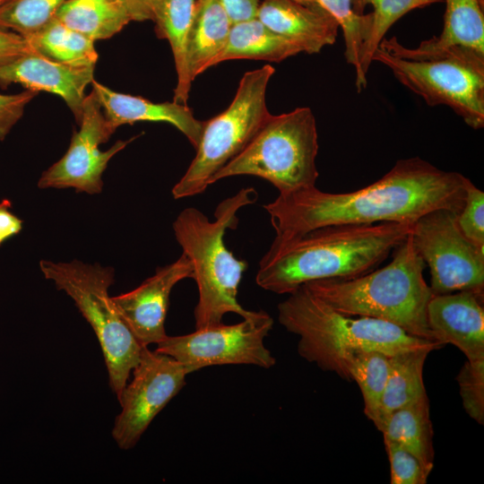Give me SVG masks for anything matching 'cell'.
Instances as JSON below:
<instances>
[{
    "instance_id": "cell-11",
    "label": "cell",
    "mask_w": 484,
    "mask_h": 484,
    "mask_svg": "<svg viewBox=\"0 0 484 484\" xmlns=\"http://www.w3.org/2000/svg\"><path fill=\"white\" fill-rule=\"evenodd\" d=\"M457 213L441 208L421 216L413 225V246L429 268L434 295L461 290L484 295V248L463 235Z\"/></svg>"
},
{
    "instance_id": "cell-23",
    "label": "cell",
    "mask_w": 484,
    "mask_h": 484,
    "mask_svg": "<svg viewBox=\"0 0 484 484\" xmlns=\"http://www.w3.org/2000/svg\"><path fill=\"white\" fill-rule=\"evenodd\" d=\"M379 431L383 433L384 440L402 446L432 471L433 430L427 395L390 414Z\"/></svg>"
},
{
    "instance_id": "cell-31",
    "label": "cell",
    "mask_w": 484,
    "mask_h": 484,
    "mask_svg": "<svg viewBox=\"0 0 484 484\" xmlns=\"http://www.w3.org/2000/svg\"><path fill=\"white\" fill-rule=\"evenodd\" d=\"M462 405L479 424L484 423V361H465L457 376Z\"/></svg>"
},
{
    "instance_id": "cell-34",
    "label": "cell",
    "mask_w": 484,
    "mask_h": 484,
    "mask_svg": "<svg viewBox=\"0 0 484 484\" xmlns=\"http://www.w3.org/2000/svg\"><path fill=\"white\" fill-rule=\"evenodd\" d=\"M38 93L39 91L30 89L15 94L0 93V142L5 139L23 116L26 106Z\"/></svg>"
},
{
    "instance_id": "cell-26",
    "label": "cell",
    "mask_w": 484,
    "mask_h": 484,
    "mask_svg": "<svg viewBox=\"0 0 484 484\" xmlns=\"http://www.w3.org/2000/svg\"><path fill=\"white\" fill-rule=\"evenodd\" d=\"M24 38L33 51L58 63L95 66L98 61L95 41L68 28L55 17Z\"/></svg>"
},
{
    "instance_id": "cell-24",
    "label": "cell",
    "mask_w": 484,
    "mask_h": 484,
    "mask_svg": "<svg viewBox=\"0 0 484 484\" xmlns=\"http://www.w3.org/2000/svg\"><path fill=\"white\" fill-rule=\"evenodd\" d=\"M431 351L419 349L389 356V373L381 400L378 430L393 411L427 395L423 368Z\"/></svg>"
},
{
    "instance_id": "cell-2",
    "label": "cell",
    "mask_w": 484,
    "mask_h": 484,
    "mask_svg": "<svg viewBox=\"0 0 484 484\" xmlns=\"http://www.w3.org/2000/svg\"><path fill=\"white\" fill-rule=\"evenodd\" d=\"M412 223L330 225L274 238L260 261L262 289L290 294L315 281L349 279L374 270L412 232Z\"/></svg>"
},
{
    "instance_id": "cell-1",
    "label": "cell",
    "mask_w": 484,
    "mask_h": 484,
    "mask_svg": "<svg viewBox=\"0 0 484 484\" xmlns=\"http://www.w3.org/2000/svg\"><path fill=\"white\" fill-rule=\"evenodd\" d=\"M469 180L459 172L411 157L399 160L381 178L359 190L333 194L313 186L279 194L264 208L276 239L330 225L414 224L436 209L459 212Z\"/></svg>"
},
{
    "instance_id": "cell-37",
    "label": "cell",
    "mask_w": 484,
    "mask_h": 484,
    "mask_svg": "<svg viewBox=\"0 0 484 484\" xmlns=\"http://www.w3.org/2000/svg\"><path fill=\"white\" fill-rule=\"evenodd\" d=\"M26 39L14 32L0 28V59L31 51Z\"/></svg>"
},
{
    "instance_id": "cell-12",
    "label": "cell",
    "mask_w": 484,
    "mask_h": 484,
    "mask_svg": "<svg viewBox=\"0 0 484 484\" xmlns=\"http://www.w3.org/2000/svg\"><path fill=\"white\" fill-rule=\"evenodd\" d=\"M132 373L133 379L118 399L121 411L112 428L114 440L124 450L135 446L153 419L184 387L189 374L175 359L148 347L143 348Z\"/></svg>"
},
{
    "instance_id": "cell-3",
    "label": "cell",
    "mask_w": 484,
    "mask_h": 484,
    "mask_svg": "<svg viewBox=\"0 0 484 484\" xmlns=\"http://www.w3.org/2000/svg\"><path fill=\"white\" fill-rule=\"evenodd\" d=\"M277 310L279 323L298 336L299 356L341 378L344 360L354 351L371 350L393 356L442 346L436 341L413 336L389 322L342 314L304 285L290 293Z\"/></svg>"
},
{
    "instance_id": "cell-18",
    "label": "cell",
    "mask_w": 484,
    "mask_h": 484,
    "mask_svg": "<svg viewBox=\"0 0 484 484\" xmlns=\"http://www.w3.org/2000/svg\"><path fill=\"white\" fill-rule=\"evenodd\" d=\"M92 91L99 102L110 130L136 122H165L180 131L196 149L201 139L203 121L197 119L193 110L175 101L152 102L141 96L117 92L93 81Z\"/></svg>"
},
{
    "instance_id": "cell-29",
    "label": "cell",
    "mask_w": 484,
    "mask_h": 484,
    "mask_svg": "<svg viewBox=\"0 0 484 484\" xmlns=\"http://www.w3.org/2000/svg\"><path fill=\"white\" fill-rule=\"evenodd\" d=\"M327 11L339 23L344 39L346 62L359 73V58L362 47L370 28V16L358 14L352 7V0H309Z\"/></svg>"
},
{
    "instance_id": "cell-5",
    "label": "cell",
    "mask_w": 484,
    "mask_h": 484,
    "mask_svg": "<svg viewBox=\"0 0 484 484\" xmlns=\"http://www.w3.org/2000/svg\"><path fill=\"white\" fill-rule=\"evenodd\" d=\"M256 200L254 188H243L219 203L212 221L198 209L188 207L173 222L175 238L192 264L197 286L195 329L221 324L228 313L244 318L255 312L245 309L238 301L247 263L236 258L226 247L224 235L229 229L237 228L238 210Z\"/></svg>"
},
{
    "instance_id": "cell-32",
    "label": "cell",
    "mask_w": 484,
    "mask_h": 484,
    "mask_svg": "<svg viewBox=\"0 0 484 484\" xmlns=\"http://www.w3.org/2000/svg\"><path fill=\"white\" fill-rule=\"evenodd\" d=\"M456 220L463 235L484 248V192L471 180L467 183L464 203Z\"/></svg>"
},
{
    "instance_id": "cell-36",
    "label": "cell",
    "mask_w": 484,
    "mask_h": 484,
    "mask_svg": "<svg viewBox=\"0 0 484 484\" xmlns=\"http://www.w3.org/2000/svg\"><path fill=\"white\" fill-rule=\"evenodd\" d=\"M11 208L12 202L9 199L0 201V246L22 229V220L13 214Z\"/></svg>"
},
{
    "instance_id": "cell-13",
    "label": "cell",
    "mask_w": 484,
    "mask_h": 484,
    "mask_svg": "<svg viewBox=\"0 0 484 484\" xmlns=\"http://www.w3.org/2000/svg\"><path fill=\"white\" fill-rule=\"evenodd\" d=\"M79 125L64 156L41 174L39 188H73L77 193L99 194L104 186L102 175L109 160L141 135L118 140L107 151H100L99 145L114 133L93 91L84 99Z\"/></svg>"
},
{
    "instance_id": "cell-10",
    "label": "cell",
    "mask_w": 484,
    "mask_h": 484,
    "mask_svg": "<svg viewBox=\"0 0 484 484\" xmlns=\"http://www.w3.org/2000/svg\"><path fill=\"white\" fill-rule=\"evenodd\" d=\"M265 311H255L234 324L223 323L177 336H167L156 351L182 364L189 374L203 367L223 365H253L271 368L276 359L264 340L273 326Z\"/></svg>"
},
{
    "instance_id": "cell-27",
    "label": "cell",
    "mask_w": 484,
    "mask_h": 484,
    "mask_svg": "<svg viewBox=\"0 0 484 484\" xmlns=\"http://www.w3.org/2000/svg\"><path fill=\"white\" fill-rule=\"evenodd\" d=\"M442 2L443 0H352L353 10L358 14H364L367 5L373 7V11L369 13V32L360 53L359 73L355 79L358 91H361L367 86V74L372 64L373 55L392 25L415 9Z\"/></svg>"
},
{
    "instance_id": "cell-39",
    "label": "cell",
    "mask_w": 484,
    "mask_h": 484,
    "mask_svg": "<svg viewBox=\"0 0 484 484\" xmlns=\"http://www.w3.org/2000/svg\"><path fill=\"white\" fill-rule=\"evenodd\" d=\"M11 0H0V8L4 6L5 4H7Z\"/></svg>"
},
{
    "instance_id": "cell-15",
    "label": "cell",
    "mask_w": 484,
    "mask_h": 484,
    "mask_svg": "<svg viewBox=\"0 0 484 484\" xmlns=\"http://www.w3.org/2000/svg\"><path fill=\"white\" fill-rule=\"evenodd\" d=\"M95 66L56 62L33 50L0 59V87L19 83L26 89L61 97L79 125L85 89L94 81Z\"/></svg>"
},
{
    "instance_id": "cell-8",
    "label": "cell",
    "mask_w": 484,
    "mask_h": 484,
    "mask_svg": "<svg viewBox=\"0 0 484 484\" xmlns=\"http://www.w3.org/2000/svg\"><path fill=\"white\" fill-rule=\"evenodd\" d=\"M271 65L248 71L241 77L229 107L203 121L195 156L172 188L175 199L202 194L216 173L238 155L271 116L266 105Z\"/></svg>"
},
{
    "instance_id": "cell-17",
    "label": "cell",
    "mask_w": 484,
    "mask_h": 484,
    "mask_svg": "<svg viewBox=\"0 0 484 484\" xmlns=\"http://www.w3.org/2000/svg\"><path fill=\"white\" fill-rule=\"evenodd\" d=\"M256 18L295 44L301 53L310 55L333 45L340 29L338 22L320 5L295 0H263Z\"/></svg>"
},
{
    "instance_id": "cell-14",
    "label": "cell",
    "mask_w": 484,
    "mask_h": 484,
    "mask_svg": "<svg viewBox=\"0 0 484 484\" xmlns=\"http://www.w3.org/2000/svg\"><path fill=\"white\" fill-rule=\"evenodd\" d=\"M193 267L182 253L175 262L158 268L134 290L111 297L112 300L142 346L158 344L168 335L165 319L172 289L185 279H193Z\"/></svg>"
},
{
    "instance_id": "cell-7",
    "label": "cell",
    "mask_w": 484,
    "mask_h": 484,
    "mask_svg": "<svg viewBox=\"0 0 484 484\" xmlns=\"http://www.w3.org/2000/svg\"><path fill=\"white\" fill-rule=\"evenodd\" d=\"M39 268L47 280L73 300L92 327L103 353L109 385L118 400L144 346L126 325L108 294L114 270L78 260H41Z\"/></svg>"
},
{
    "instance_id": "cell-40",
    "label": "cell",
    "mask_w": 484,
    "mask_h": 484,
    "mask_svg": "<svg viewBox=\"0 0 484 484\" xmlns=\"http://www.w3.org/2000/svg\"><path fill=\"white\" fill-rule=\"evenodd\" d=\"M295 1H298V2H300V3H303V4H309V3H313L309 0H295Z\"/></svg>"
},
{
    "instance_id": "cell-4",
    "label": "cell",
    "mask_w": 484,
    "mask_h": 484,
    "mask_svg": "<svg viewBox=\"0 0 484 484\" xmlns=\"http://www.w3.org/2000/svg\"><path fill=\"white\" fill-rule=\"evenodd\" d=\"M392 254L391 262L378 270L304 286L342 314L389 322L413 336L435 341L427 320L434 294L424 279L427 266L414 248L411 233Z\"/></svg>"
},
{
    "instance_id": "cell-21",
    "label": "cell",
    "mask_w": 484,
    "mask_h": 484,
    "mask_svg": "<svg viewBox=\"0 0 484 484\" xmlns=\"http://www.w3.org/2000/svg\"><path fill=\"white\" fill-rule=\"evenodd\" d=\"M232 22L216 0H196L186 44V68L192 82L209 69L224 48Z\"/></svg>"
},
{
    "instance_id": "cell-6",
    "label": "cell",
    "mask_w": 484,
    "mask_h": 484,
    "mask_svg": "<svg viewBox=\"0 0 484 484\" xmlns=\"http://www.w3.org/2000/svg\"><path fill=\"white\" fill-rule=\"evenodd\" d=\"M316 121L308 107L269 117L245 149L212 179L254 176L267 180L280 194L315 186L318 178Z\"/></svg>"
},
{
    "instance_id": "cell-16",
    "label": "cell",
    "mask_w": 484,
    "mask_h": 484,
    "mask_svg": "<svg viewBox=\"0 0 484 484\" xmlns=\"http://www.w3.org/2000/svg\"><path fill=\"white\" fill-rule=\"evenodd\" d=\"M483 298L468 290L436 294L427 307L434 340L455 346L470 362L484 361Z\"/></svg>"
},
{
    "instance_id": "cell-33",
    "label": "cell",
    "mask_w": 484,
    "mask_h": 484,
    "mask_svg": "<svg viewBox=\"0 0 484 484\" xmlns=\"http://www.w3.org/2000/svg\"><path fill=\"white\" fill-rule=\"evenodd\" d=\"M390 462L392 484H425L432 471L402 446L384 440Z\"/></svg>"
},
{
    "instance_id": "cell-28",
    "label": "cell",
    "mask_w": 484,
    "mask_h": 484,
    "mask_svg": "<svg viewBox=\"0 0 484 484\" xmlns=\"http://www.w3.org/2000/svg\"><path fill=\"white\" fill-rule=\"evenodd\" d=\"M388 373L389 356L378 350L354 351L343 363L342 378L357 383L364 401V413L376 428Z\"/></svg>"
},
{
    "instance_id": "cell-19",
    "label": "cell",
    "mask_w": 484,
    "mask_h": 484,
    "mask_svg": "<svg viewBox=\"0 0 484 484\" xmlns=\"http://www.w3.org/2000/svg\"><path fill=\"white\" fill-rule=\"evenodd\" d=\"M445 4L441 33L406 48L396 37L384 39L385 51L406 59L419 60L451 47H462L484 55V0H443Z\"/></svg>"
},
{
    "instance_id": "cell-22",
    "label": "cell",
    "mask_w": 484,
    "mask_h": 484,
    "mask_svg": "<svg viewBox=\"0 0 484 484\" xmlns=\"http://www.w3.org/2000/svg\"><path fill=\"white\" fill-rule=\"evenodd\" d=\"M301 53L292 42L266 27L256 17L232 23L222 50L212 60L209 68L236 59L281 62Z\"/></svg>"
},
{
    "instance_id": "cell-38",
    "label": "cell",
    "mask_w": 484,
    "mask_h": 484,
    "mask_svg": "<svg viewBox=\"0 0 484 484\" xmlns=\"http://www.w3.org/2000/svg\"><path fill=\"white\" fill-rule=\"evenodd\" d=\"M125 10L132 21L151 20L149 0H110Z\"/></svg>"
},
{
    "instance_id": "cell-35",
    "label": "cell",
    "mask_w": 484,
    "mask_h": 484,
    "mask_svg": "<svg viewBox=\"0 0 484 484\" xmlns=\"http://www.w3.org/2000/svg\"><path fill=\"white\" fill-rule=\"evenodd\" d=\"M225 10L232 23L256 17L260 0H216Z\"/></svg>"
},
{
    "instance_id": "cell-30",
    "label": "cell",
    "mask_w": 484,
    "mask_h": 484,
    "mask_svg": "<svg viewBox=\"0 0 484 484\" xmlns=\"http://www.w3.org/2000/svg\"><path fill=\"white\" fill-rule=\"evenodd\" d=\"M66 0H11L0 8V28L23 37L52 20Z\"/></svg>"
},
{
    "instance_id": "cell-25",
    "label": "cell",
    "mask_w": 484,
    "mask_h": 484,
    "mask_svg": "<svg viewBox=\"0 0 484 484\" xmlns=\"http://www.w3.org/2000/svg\"><path fill=\"white\" fill-rule=\"evenodd\" d=\"M54 17L93 41L111 38L132 22L125 10L110 0H66Z\"/></svg>"
},
{
    "instance_id": "cell-9",
    "label": "cell",
    "mask_w": 484,
    "mask_h": 484,
    "mask_svg": "<svg viewBox=\"0 0 484 484\" xmlns=\"http://www.w3.org/2000/svg\"><path fill=\"white\" fill-rule=\"evenodd\" d=\"M393 76L431 107L446 106L473 129L484 126V55L451 47L419 60L406 59L378 48L372 63Z\"/></svg>"
},
{
    "instance_id": "cell-20",
    "label": "cell",
    "mask_w": 484,
    "mask_h": 484,
    "mask_svg": "<svg viewBox=\"0 0 484 484\" xmlns=\"http://www.w3.org/2000/svg\"><path fill=\"white\" fill-rule=\"evenodd\" d=\"M196 0H149L151 21L159 39H166L171 48L177 83L173 101L186 104L193 82L186 62V44Z\"/></svg>"
}]
</instances>
